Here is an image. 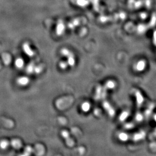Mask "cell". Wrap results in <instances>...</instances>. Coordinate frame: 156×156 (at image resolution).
<instances>
[{
    "instance_id": "9c48e42d",
    "label": "cell",
    "mask_w": 156,
    "mask_h": 156,
    "mask_svg": "<svg viewBox=\"0 0 156 156\" xmlns=\"http://www.w3.org/2000/svg\"><path fill=\"white\" fill-rule=\"evenodd\" d=\"M10 143L8 140H3L0 141V148L2 150H6L9 147Z\"/></svg>"
},
{
    "instance_id": "4fadbf2b",
    "label": "cell",
    "mask_w": 156,
    "mask_h": 156,
    "mask_svg": "<svg viewBox=\"0 0 156 156\" xmlns=\"http://www.w3.org/2000/svg\"><path fill=\"white\" fill-rule=\"evenodd\" d=\"M33 152V147H31L30 146H27L25 147V149H24V155H26V156H29L30 155L32 152Z\"/></svg>"
},
{
    "instance_id": "9a60e30c",
    "label": "cell",
    "mask_w": 156,
    "mask_h": 156,
    "mask_svg": "<svg viewBox=\"0 0 156 156\" xmlns=\"http://www.w3.org/2000/svg\"><path fill=\"white\" fill-rule=\"evenodd\" d=\"M43 70V67L41 65H35V69H34V73L40 74L42 72Z\"/></svg>"
},
{
    "instance_id": "277c9868",
    "label": "cell",
    "mask_w": 156,
    "mask_h": 156,
    "mask_svg": "<svg viewBox=\"0 0 156 156\" xmlns=\"http://www.w3.org/2000/svg\"><path fill=\"white\" fill-rule=\"evenodd\" d=\"M64 29H65V27H64L63 22H62V20H61L58 21L56 26V34L59 36L62 35L64 33Z\"/></svg>"
},
{
    "instance_id": "52a82bcc",
    "label": "cell",
    "mask_w": 156,
    "mask_h": 156,
    "mask_svg": "<svg viewBox=\"0 0 156 156\" xmlns=\"http://www.w3.org/2000/svg\"><path fill=\"white\" fill-rule=\"evenodd\" d=\"M35 65H36L34 62H30L28 64L26 67V72L27 73L30 74L34 73Z\"/></svg>"
},
{
    "instance_id": "7c38bea8",
    "label": "cell",
    "mask_w": 156,
    "mask_h": 156,
    "mask_svg": "<svg viewBox=\"0 0 156 156\" xmlns=\"http://www.w3.org/2000/svg\"><path fill=\"white\" fill-rule=\"evenodd\" d=\"M90 105L88 102H84L81 105V109L83 112H87L90 110Z\"/></svg>"
},
{
    "instance_id": "ba28073f",
    "label": "cell",
    "mask_w": 156,
    "mask_h": 156,
    "mask_svg": "<svg viewBox=\"0 0 156 156\" xmlns=\"http://www.w3.org/2000/svg\"><path fill=\"white\" fill-rule=\"evenodd\" d=\"M145 67H146V63L144 61H140L136 64V69L139 71L144 70Z\"/></svg>"
},
{
    "instance_id": "3957f363",
    "label": "cell",
    "mask_w": 156,
    "mask_h": 156,
    "mask_svg": "<svg viewBox=\"0 0 156 156\" xmlns=\"http://www.w3.org/2000/svg\"><path fill=\"white\" fill-rule=\"evenodd\" d=\"M16 83L18 85H19V86L26 87L30 83V78L26 76L19 77L17 79Z\"/></svg>"
},
{
    "instance_id": "7a4b0ae2",
    "label": "cell",
    "mask_w": 156,
    "mask_h": 156,
    "mask_svg": "<svg viewBox=\"0 0 156 156\" xmlns=\"http://www.w3.org/2000/svg\"><path fill=\"white\" fill-rule=\"evenodd\" d=\"M22 50L23 51L25 54L27 55V56L30 57H33L34 56V51L33 50V49H31V47L30 46V44L28 43H24L23 45H22Z\"/></svg>"
},
{
    "instance_id": "2e32d148",
    "label": "cell",
    "mask_w": 156,
    "mask_h": 156,
    "mask_svg": "<svg viewBox=\"0 0 156 156\" xmlns=\"http://www.w3.org/2000/svg\"><path fill=\"white\" fill-rule=\"evenodd\" d=\"M119 138L121 141H126L128 140V136L125 133H121L119 135Z\"/></svg>"
},
{
    "instance_id": "30bf717a",
    "label": "cell",
    "mask_w": 156,
    "mask_h": 156,
    "mask_svg": "<svg viewBox=\"0 0 156 156\" xmlns=\"http://www.w3.org/2000/svg\"><path fill=\"white\" fill-rule=\"evenodd\" d=\"M61 136L62 137H63L64 139H65L67 141H68L67 144H70L69 140H70V136L69 133H68V131L66 130H63L61 132Z\"/></svg>"
},
{
    "instance_id": "e0dca14e",
    "label": "cell",
    "mask_w": 156,
    "mask_h": 156,
    "mask_svg": "<svg viewBox=\"0 0 156 156\" xmlns=\"http://www.w3.org/2000/svg\"><path fill=\"white\" fill-rule=\"evenodd\" d=\"M106 85H107L108 88H109V89H112V88H114L115 86V83H114L113 81H108Z\"/></svg>"
},
{
    "instance_id": "6da1fadb",
    "label": "cell",
    "mask_w": 156,
    "mask_h": 156,
    "mask_svg": "<svg viewBox=\"0 0 156 156\" xmlns=\"http://www.w3.org/2000/svg\"><path fill=\"white\" fill-rule=\"evenodd\" d=\"M61 53L63 56H65L67 58V63L68 65L70 66H73L75 65V60L73 54L66 48L62 49L61 51Z\"/></svg>"
},
{
    "instance_id": "5bb4252c",
    "label": "cell",
    "mask_w": 156,
    "mask_h": 156,
    "mask_svg": "<svg viewBox=\"0 0 156 156\" xmlns=\"http://www.w3.org/2000/svg\"><path fill=\"white\" fill-rule=\"evenodd\" d=\"M59 67L62 70H65L67 68L68 66V64L67 62L66 61H61L59 64Z\"/></svg>"
},
{
    "instance_id": "d6986e66",
    "label": "cell",
    "mask_w": 156,
    "mask_h": 156,
    "mask_svg": "<svg viewBox=\"0 0 156 156\" xmlns=\"http://www.w3.org/2000/svg\"><path fill=\"white\" fill-rule=\"evenodd\" d=\"M155 121H156V115H155Z\"/></svg>"
},
{
    "instance_id": "8fae6325",
    "label": "cell",
    "mask_w": 156,
    "mask_h": 156,
    "mask_svg": "<svg viewBox=\"0 0 156 156\" xmlns=\"http://www.w3.org/2000/svg\"><path fill=\"white\" fill-rule=\"evenodd\" d=\"M3 60L5 64L6 65H8L10 63L11 61L10 56L7 54H4L3 55Z\"/></svg>"
},
{
    "instance_id": "8992f818",
    "label": "cell",
    "mask_w": 156,
    "mask_h": 156,
    "mask_svg": "<svg viewBox=\"0 0 156 156\" xmlns=\"http://www.w3.org/2000/svg\"><path fill=\"white\" fill-rule=\"evenodd\" d=\"M14 64L17 68L20 69H22L24 66V61L21 58H18L15 61Z\"/></svg>"
},
{
    "instance_id": "ac0fdd59",
    "label": "cell",
    "mask_w": 156,
    "mask_h": 156,
    "mask_svg": "<svg viewBox=\"0 0 156 156\" xmlns=\"http://www.w3.org/2000/svg\"><path fill=\"white\" fill-rule=\"evenodd\" d=\"M137 98H138V100H137V101L139 103H141L142 101H143V97H142V96L141 95H137Z\"/></svg>"
},
{
    "instance_id": "5b68a950",
    "label": "cell",
    "mask_w": 156,
    "mask_h": 156,
    "mask_svg": "<svg viewBox=\"0 0 156 156\" xmlns=\"http://www.w3.org/2000/svg\"><path fill=\"white\" fill-rule=\"evenodd\" d=\"M11 146L13 147L14 149H19L22 147V142L20 140L18 139H14L11 141Z\"/></svg>"
}]
</instances>
